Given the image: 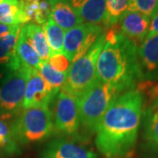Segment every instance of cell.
<instances>
[{
  "mask_svg": "<svg viewBox=\"0 0 158 158\" xmlns=\"http://www.w3.org/2000/svg\"><path fill=\"white\" fill-rule=\"evenodd\" d=\"M42 28L47 37L51 55L62 53L65 31L50 18L42 25Z\"/></svg>",
  "mask_w": 158,
  "mask_h": 158,
  "instance_id": "19",
  "label": "cell"
},
{
  "mask_svg": "<svg viewBox=\"0 0 158 158\" xmlns=\"http://www.w3.org/2000/svg\"><path fill=\"white\" fill-rule=\"evenodd\" d=\"M54 129L64 135H75L80 127L78 99L61 90L54 99Z\"/></svg>",
  "mask_w": 158,
  "mask_h": 158,
  "instance_id": "8",
  "label": "cell"
},
{
  "mask_svg": "<svg viewBox=\"0 0 158 158\" xmlns=\"http://www.w3.org/2000/svg\"><path fill=\"white\" fill-rule=\"evenodd\" d=\"M11 125L19 143L42 141L50 136L54 130L53 114L49 107L23 109L13 118Z\"/></svg>",
  "mask_w": 158,
  "mask_h": 158,
  "instance_id": "4",
  "label": "cell"
},
{
  "mask_svg": "<svg viewBox=\"0 0 158 158\" xmlns=\"http://www.w3.org/2000/svg\"><path fill=\"white\" fill-rule=\"evenodd\" d=\"M19 142L12 131L11 120L0 118V155H13L19 151Z\"/></svg>",
  "mask_w": 158,
  "mask_h": 158,
  "instance_id": "20",
  "label": "cell"
},
{
  "mask_svg": "<svg viewBox=\"0 0 158 158\" xmlns=\"http://www.w3.org/2000/svg\"><path fill=\"white\" fill-rule=\"evenodd\" d=\"M150 19L141 12L127 11L116 24L120 33L137 48L147 38Z\"/></svg>",
  "mask_w": 158,
  "mask_h": 158,
  "instance_id": "10",
  "label": "cell"
},
{
  "mask_svg": "<svg viewBox=\"0 0 158 158\" xmlns=\"http://www.w3.org/2000/svg\"><path fill=\"white\" fill-rule=\"evenodd\" d=\"M18 26L20 25H17V26H9V25H6L3 23H0V37H3L7 34L12 32L14 29L17 27Z\"/></svg>",
  "mask_w": 158,
  "mask_h": 158,
  "instance_id": "27",
  "label": "cell"
},
{
  "mask_svg": "<svg viewBox=\"0 0 158 158\" xmlns=\"http://www.w3.org/2000/svg\"><path fill=\"white\" fill-rule=\"evenodd\" d=\"M37 70L56 93L62 90L67 78V72L57 71L51 67L48 62H40Z\"/></svg>",
  "mask_w": 158,
  "mask_h": 158,
  "instance_id": "21",
  "label": "cell"
},
{
  "mask_svg": "<svg viewBox=\"0 0 158 158\" xmlns=\"http://www.w3.org/2000/svg\"><path fill=\"white\" fill-rule=\"evenodd\" d=\"M157 100H158V98H157Z\"/></svg>",
  "mask_w": 158,
  "mask_h": 158,
  "instance_id": "31",
  "label": "cell"
},
{
  "mask_svg": "<svg viewBox=\"0 0 158 158\" xmlns=\"http://www.w3.org/2000/svg\"><path fill=\"white\" fill-rule=\"evenodd\" d=\"M16 55L22 66H26L34 69H38L40 60L37 53L34 49L33 46L29 42L22 27L16 44Z\"/></svg>",
  "mask_w": 158,
  "mask_h": 158,
  "instance_id": "18",
  "label": "cell"
},
{
  "mask_svg": "<svg viewBox=\"0 0 158 158\" xmlns=\"http://www.w3.org/2000/svg\"><path fill=\"white\" fill-rule=\"evenodd\" d=\"M30 69L21 66L8 71L0 82V118L11 120L22 111L23 100L27 84Z\"/></svg>",
  "mask_w": 158,
  "mask_h": 158,
  "instance_id": "6",
  "label": "cell"
},
{
  "mask_svg": "<svg viewBox=\"0 0 158 158\" xmlns=\"http://www.w3.org/2000/svg\"><path fill=\"white\" fill-rule=\"evenodd\" d=\"M50 6V19L64 31L84 24L69 0H48Z\"/></svg>",
  "mask_w": 158,
  "mask_h": 158,
  "instance_id": "14",
  "label": "cell"
},
{
  "mask_svg": "<svg viewBox=\"0 0 158 158\" xmlns=\"http://www.w3.org/2000/svg\"><path fill=\"white\" fill-rule=\"evenodd\" d=\"M158 34V12L151 18L150 20V24H149V28H148V32L147 38L151 37L155 34Z\"/></svg>",
  "mask_w": 158,
  "mask_h": 158,
  "instance_id": "26",
  "label": "cell"
},
{
  "mask_svg": "<svg viewBox=\"0 0 158 158\" xmlns=\"http://www.w3.org/2000/svg\"><path fill=\"white\" fill-rule=\"evenodd\" d=\"M121 93L117 87L97 78L77 98L80 125L90 133L96 132L109 105Z\"/></svg>",
  "mask_w": 158,
  "mask_h": 158,
  "instance_id": "3",
  "label": "cell"
},
{
  "mask_svg": "<svg viewBox=\"0 0 158 158\" xmlns=\"http://www.w3.org/2000/svg\"><path fill=\"white\" fill-rule=\"evenodd\" d=\"M3 2H4V1H3V0H0V5H1V4H2V3H3Z\"/></svg>",
  "mask_w": 158,
  "mask_h": 158,
  "instance_id": "30",
  "label": "cell"
},
{
  "mask_svg": "<svg viewBox=\"0 0 158 158\" xmlns=\"http://www.w3.org/2000/svg\"><path fill=\"white\" fill-rule=\"evenodd\" d=\"M106 15L105 26L111 28L116 25L125 12L128 11L129 0H106Z\"/></svg>",
  "mask_w": 158,
  "mask_h": 158,
  "instance_id": "22",
  "label": "cell"
},
{
  "mask_svg": "<svg viewBox=\"0 0 158 158\" xmlns=\"http://www.w3.org/2000/svg\"><path fill=\"white\" fill-rule=\"evenodd\" d=\"M22 26H18L12 32L0 37V66L7 71H13L22 65L16 55V44Z\"/></svg>",
  "mask_w": 158,
  "mask_h": 158,
  "instance_id": "15",
  "label": "cell"
},
{
  "mask_svg": "<svg viewBox=\"0 0 158 158\" xmlns=\"http://www.w3.org/2000/svg\"><path fill=\"white\" fill-rule=\"evenodd\" d=\"M144 137L153 150L158 152V100L148 107L144 114Z\"/></svg>",
  "mask_w": 158,
  "mask_h": 158,
  "instance_id": "17",
  "label": "cell"
},
{
  "mask_svg": "<svg viewBox=\"0 0 158 158\" xmlns=\"http://www.w3.org/2000/svg\"><path fill=\"white\" fill-rule=\"evenodd\" d=\"M106 42V33L84 56L71 63L62 90L78 98L97 80V62Z\"/></svg>",
  "mask_w": 158,
  "mask_h": 158,
  "instance_id": "5",
  "label": "cell"
},
{
  "mask_svg": "<svg viewBox=\"0 0 158 158\" xmlns=\"http://www.w3.org/2000/svg\"><path fill=\"white\" fill-rule=\"evenodd\" d=\"M48 63L52 68L59 72H67L70 67V61L62 53L51 55Z\"/></svg>",
  "mask_w": 158,
  "mask_h": 158,
  "instance_id": "25",
  "label": "cell"
},
{
  "mask_svg": "<svg viewBox=\"0 0 158 158\" xmlns=\"http://www.w3.org/2000/svg\"><path fill=\"white\" fill-rule=\"evenodd\" d=\"M57 94L51 89L38 70L33 69L26 87L22 110L31 107H49Z\"/></svg>",
  "mask_w": 158,
  "mask_h": 158,
  "instance_id": "9",
  "label": "cell"
},
{
  "mask_svg": "<svg viewBox=\"0 0 158 158\" xmlns=\"http://www.w3.org/2000/svg\"><path fill=\"white\" fill-rule=\"evenodd\" d=\"M128 11L141 12L151 19L158 12V0H129Z\"/></svg>",
  "mask_w": 158,
  "mask_h": 158,
  "instance_id": "24",
  "label": "cell"
},
{
  "mask_svg": "<svg viewBox=\"0 0 158 158\" xmlns=\"http://www.w3.org/2000/svg\"><path fill=\"white\" fill-rule=\"evenodd\" d=\"M93 151L64 139L52 141L46 148L42 158H96Z\"/></svg>",
  "mask_w": 158,
  "mask_h": 158,
  "instance_id": "12",
  "label": "cell"
},
{
  "mask_svg": "<svg viewBox=\"0 0 158 158\" xmlns=\"http://www.w3.org/2000/svg\"><path fill=\"white\" fill-rule=\"evenodd\" d=\"M19 2H3L0 5V23L9 26H22V16Z\"/></svg>",
  "mask_w": 158,
  "mask_h": 158,
  "instance_id": "23",
  "label": "cell"
},
{
  "mask_svg": "<svg viewBox=\"0 0 158 158\" xmlns=\"http://www.w3.org/2000/svg\"><path fill=\"white\" fill-rule=\"evenodd\" d=\"M4 2H10V3H16V2H19V0H3Z\"/></svg>",
  "mask_w": 158,
  "mask_h": 158,
  "instance_id": "29",
  "label": "cell"
},
{
  "mask_svg": "<svg viewBox=\"0 0 158 158\" xmlns=\"http://www.w3.org/2000/svg\"><path fill=\"white\" fill-rule=\"evenodd\" d=\"M143 105V95L136 88L119 94L111 102L96 130L95 143L103 155L120 156L135 146Z\"/></svg>",
  "mask_w": 158,
  "mask_h": 158,
  "instance_id": "1",
  "label": "cell"
},
{
  "mask_svg": "<svg viewBox=\"0 0 158 158\" xmlns=\"http://www.w3.org/2000/svg\"><path fill=\"white\" fill-rule=\"evenodd\" d=\"M69 2L83 22L96 26L105 25L106 0H69Z\"/></svg>",
  "mask_w": 158,
  "mask_h": 158,
  "instance_id": "13",
  "label": "cell"
},
{
  "mask_svg": "<svg viewBox=\"0 0 158 158\" xmlns=\"http://www.w3.org/2000/svg\"><path fill=\"white\" fill-rule=\"evenodd\" d=\"M22 28L29 42L37 53L40 62H48L51 51L43 28L34 23L27 24L23 26Z\"/></svg>",
  "mask_w": 158,
  "mask_h": 158,
  "instance_id": "16",
  "label": "cell"
},
{
  "mask_svg": "<svg viewBox=\"0 0 158 158\" xmlns=\"http://www.w3.org/2000/svg\"><path fill=\"white\" fill-rule=\"evenodd\" d=\"M104 33L102 26L85 23L69 29L64 35L62 54L70 62L77 61L90 50Z\"/></svg>",
  "mask_w": 158,
  "mask_h": 158,
  "instance_id": "7",
  "label": "cell"
},
{
  "mask_svg": "<svg viewBox=\"0 0 158 158\" xmlns=\"http://www.w3.org/2000/svg\"><path fill=\"white\" fill-rule=\"evenodd\" d=\"M7 70H6V69L4 68V67H1L0 66V82L3 80V78L5 77V76H6V74H7Z\"/></svg>",
  "mask_w": 158,
  "mask_h": 158,
  "instance_id": "28",
  "label": "cell"
},
{
  "mask_svg": "<svg viewBox=\"0 0 158 158\" xmlns=\"http://www.w3.org/2000/svg\"><path fill=\"white\" fill-rule=\"evenodd\" d=\"M137 57L143 80L158 77V34L144 40L137 48Z\"/></svg>",
  "mask_w": 158,
  "mask_h": 158,
  "instance_id": "11",
  "label": "cell"
},
{
  "mask_svg": "<svg viewBox=\"0 0 158 158\" xmlns=\"http://www.w3.org/2000/svg\"><path fill=\"white\" fill-rule=\"evenodd\" d=\"M97 78L117 87L122 93L142 81L137 46L114 25L106 33V42L97 62Z\"/></svg>",
  "mask_w": 158,
  "mask_h": 158,
  "instance_id": "2",
  "label": "cell"
}]
</instances>
